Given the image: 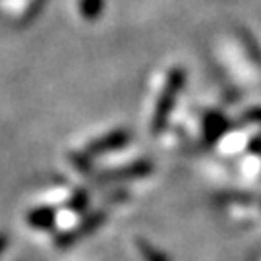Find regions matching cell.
<instances>
[{
    "label": "cell",
    "mask_w": 261,
    "mask_h": 261,
    "mask_svg": "<svg viewBox=\"0 0 261 261\" xmlns=\"http://www.w3.org/2000/svg\"><path fill=\"white\" fill-rule=\"evenodd\" d=\"M184 82H186V74H184V70H180V68L172 70V72L168 74L167 85H165V89H163V95H161V99H159V103H157V109H155V114H153V122H151V130L153 132H161L165 128L168 116H170V112H172V107L176 103L178 93H180V89L184 87Z\"/></svg>",
    "instance_id": "obj_1"
},
{
    "label": "cell",
    "mask_w": 261,
    "mask_h": 261,
    "mask_svg": "<svg viewBox=\"0 0 261 261\" xmlns=\"http://www.w3.org/2000/svg\"><path fill=\"white\" fill-rule=\"evenodd\" d=\"M126 141H128V132H112L111 136H105L99 141H95L89 147V153H103L107 149H114V147L124 145Z\"/></svg>",
    "instance_id": "obj_2"
},
{
    "label": "cell",
    "mask_w": 261,
    "mask_h": 261,
    "mask_svg": "<svg viewBox=\"0 0 261 261\" xmlns=\"http://www.w3.org/2000/svg\"><path fill=\"white\" fill-rule=\"evenodd\" d=\"M207 138H215V134L219 136L226 128V120L221 114H209L207 116Z\"/></svg>",
    "instance_id": "obj_3"
},
{
    "label": "cell",
    "mask_w": 261,
    "mask_h": 261,
    "mask_svg": "<svg viewBox=\"0 0 261 261\" xmlns=\"http://www.w3.org/2000/svg\"><path fill=\"white\" fill-rule=\"evenodd\" d=\"M103 10V0H82V14L87 19H95Z\"/></svg>",
    "instance_id": "obj_4"
}]
</instances>
